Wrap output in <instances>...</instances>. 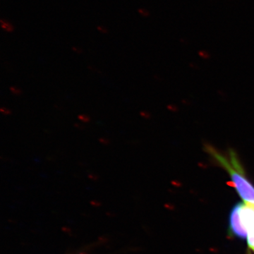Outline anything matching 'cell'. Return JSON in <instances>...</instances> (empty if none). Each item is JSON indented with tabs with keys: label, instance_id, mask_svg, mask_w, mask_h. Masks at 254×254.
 Instances as JSON below:
<instances>
[{
	"label": "cell",
	"instance_id": "4",
	"mask_svg": "<svg viewBox=\"0 0 254 254\" xmlns=\"http://www.w3.org/2000/svg\"><path fill=\"white\" fill-rule=\"evenodd\" d=\"M0 22H1V28H2L4 31H6L7 32H12L13 31V26L10 23H9L8 21L2 20V19H1V20L0 21Z\"/></svg>",
	"mask_w": 254,
	"mask_h": 254
},
{
	"label": "cell",
	"instance_id": "11",
	"mask_svg": "<svg viewBox=\"0 0 254 254\" xmlns=\"http://www.w3.org/2000/svg\"><path fill=\"white\" fill-rule=\"evenodd\" d=\"M72 49H73V50L75 51V52H78V53H81V49H77V48L75 47H74L72 48Z\"/></svg>",
	"mask_w": 254,
	"mask_h": 254
},
{
	"label": "cell",
	"instance_id": "9",
	"mask_svg": "<svg viewBox=\"0 0 254 254\" xmlns=\"http://www.w3.org/2000/svg\"><path fill=\"white\" fill-rule=\"evenodd\" d=\"M97 28H98V31L102 32V33H108V31H107V28H106L105 27L102 26V25H99V26L97 27Z\"/></svg>",
	"mask_w": 254,
	"mask_h": 254
},
{
	"label": "cell",
	"instance_id": "1",
	"mask_svg": "<svg viewBox=\"0 0 254 254\" xmlns=\"http://www.w3.org/2000/svg\"><path fill=\"white\" fill-rule=\"evenodd\" d=\"M205 150L216 164L227 172L232 186L235 188L244 203L254 205V186L247 178L237 152L232 149L222 152L211 145L205 146Z\"/></svg>",
	"mask_w": 254,
	"mask_h": 254
},
{
	"label": "cell",
	"instance_id": "3",
	"mask_svg": "<svg viewBox=\"0 0 254 254\" xmlns=\"http://www.w3.org/2000/svg\"><path fill=\"white\" fill-rule=\"evenodd\" d=\"M242 203H237L233 207L229 215V232L232 236L240 239L247 237V232L241 223L240 211Z\"/></svg>",
	"mask_w": 254,
	"mask_h": 254
},
{
	"label": "cell",
	"instance_id": "7",
	"mask_svg": "<svg viewBox=\"0 0 254 254\" xmlns=\"http://www.w3.org/2000/svg\"><path fill=\"white\" fill-rule=\"evenodd\" d=\"M138 11L139 13H140V14H141V16H145V17H147V16H149L150 13H149V11H148L147 9H145L141 8V9H139L138 10Z\"/></svg>",
	"mask_w": 254,
	"mask_h": 254
},
{
	"label": "cell",
	"instance_id": "8",
	"mask_svg": "<svg viewBox=\"0 0 254 254\" xmlns=\"http://www.w3.org/2000/svg\"><path fill=\"white\" fill-rule=\"evenodd\" d=\"M1 112L3 114H6V115H9V114H11V111L9 110V109L5 108V107H1Z\"/></svg>",
	"mask_w": 254,
	"mask_h": 254
},
{
	"label": "cell",
	"instance_id": "10",
	"mask_svg": "<svg viewBox=\"0 0 254 254\" xmlns=\"http://www.w3.org/2000/svg\"><path fill=\"white\" fill-rule=\"evenodd\" d=\"M99 141L104 145H107V144H109V143H110L107 139L104 138H100L99 139Z\"/></svg>",
	"mask_w": 254,
	"mask_h": 254
},
{
	"label": "cell",
	"instance_id": "5",
	"mask_svg": "<svg viewBox=\"0 0 254 254\" xmlns=\"http://www.w3.org/2000/svg\"><path fill=\"white\" fill-rule=\"evenodd\" d=\"M10 90L13 94L16 95H19L22 93V91H21L20 89H19L18 88L14 87V86H11V87H10Z\"/></svg>",
	"mask_w": 254,
	"mask_h": 254
},
{
	"label": "cell",
	"instance_id": "2",
	"mask_svg": "<svg viewBox=\"0 0 254 254\" xmlns=\"http://www.w3.org/2000/svg\"><path fill=\"white\" fill-rule=\"evenodd\" d=\"M240 217L243 226L248 233V244L254 251V205L242 203Z\"/></svg>",
	"mask_w": 254,
	"mask_h": 254
},
{
	"label": "cell",
	"instance_id": "6",
	"mask_svg": "<svg viewBox=\"0 0 254 254\" xmlns=\"http://www.w3.org/2000/svg\"><path fill=\"white\" fill-rule=\"evenodd\" d=\"M78 117L80 120L82 121V122H86H86H90V118L88 115H86V114H79Z\"/></svg>",
	"mask_w": 254,
	"mask_h": 254
}]
</instances>
